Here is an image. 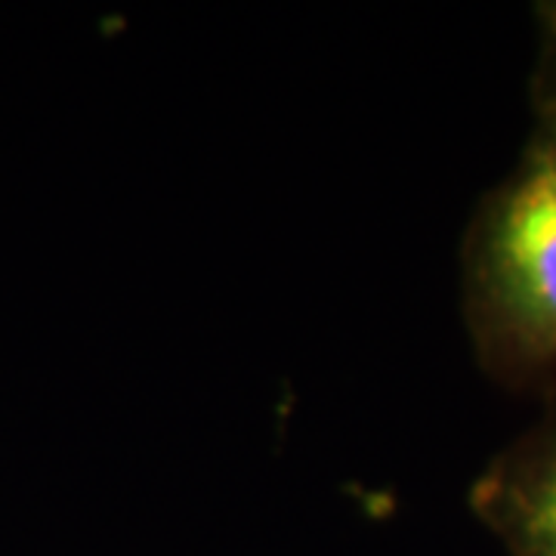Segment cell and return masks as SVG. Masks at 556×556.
Listing matches in <instances>:
<instances>
[{
    "instance_id": "1",
    "label": "cell",
    "mask_w": 556,
    "mask_h": 556,
    "mask_svg": "<svg viewBox=\"0 0 556 556\" xmlns=\"http://www.w3.org/2000/svg\"><path fill=\"white\" fill-rule=\"evenodd\" d=\"M460 316L485 378L517 396H556V124H532L510 174L467 219Z\"/></svg>"
},
{
    "instance_id": "2",
    "label": "cell",
    "mask_w": 556,
    "mask_h": 556,
    "mask_svg": "<svg viewBox=\"0 0 556 556\" xmlns=\"http://www.w3.org/2000/svg\"><path fill=\"white\" fill-rule=\"evenodd\" d=\"M473 517L510 556H556V396L470 482Z\"/></svg>"
},
{
    "instance_id": "3",
    "label": "cell",
    "mask_w": 556,
    "mask_h": 556,
    "mask_svg": "<svg viewBox=\"0 0 556 556\" xmlns=\"http://www.w3.org/2000/svg\"><path fill=\"white\" fill-rule=\"evenodd\" d=\"M538 53L532 68L529 97L535 109V121L556 124V0H544L535 7Z\"/></svg>"
}]
</instances>
